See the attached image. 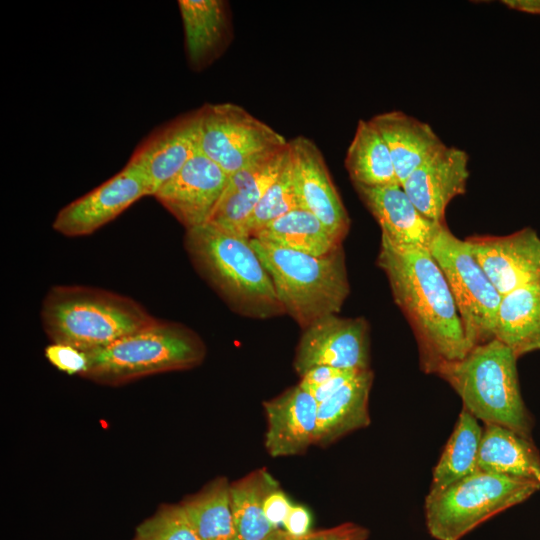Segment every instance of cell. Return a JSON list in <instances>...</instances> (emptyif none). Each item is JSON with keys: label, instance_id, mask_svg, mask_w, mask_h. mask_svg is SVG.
<instances>
[{"label": "cell", "instance_id": "cell-1", "mask_svg": "<svg viewBox=\"0 0 540 540\" xmlns=\"http://www.w3.org/2000/svg\"><path fill=\"white\" fill-rule=\"evenodd\" d=\"M377 264L413 330L422 371L436 374L443 364L462 359L470 347L447 280L430 251L397 246L381 236Z\"/></svg>", "mask_w": 540, "mask_h": 540}, {"label": "cell", "instance_id": "cell-2", "mask_svg": "<svg viewBox=\"0 0 540 540\" xmlns=\"http://www.w3.org/2000/svg\"><path fill=\"white\" fill-rule=\"evenodd\" d=\"M184 246L196 271L237 313L258 319L285 313L250 238L206 223L186 230Z\"/></svg>", "mask_w": 540, "mask_h": 540}, {"label": "cell", "instance_id": "cell-3", "mask_svg": "<svg viewBox=\"0 0 540 540\" xmlns=\"http://www.w3.org/2000/svg\"><path fill=\"white\" fill-rule=\"evenodd\" d=\"M155 319L128 296L82 285L51 287L41 307L42 325L52 343L86 353L102 349Z\"/></svg>", "mask_w": 540, "mask_h": 540}, {"label": "cell", "instance_id": "cell-4", "mask_svg": "<svg viewBox=\"0 0 540 540\" xmlns=\"http://www.w3.org/2000/svg\"><path fill=\"white\" fill-rule=\"evenodd\" d=\"M517 356L497 339L474 346L436 375L459 395L463 408L484 424H497L532 439L534 419L521 395Z\"/></svg>", "mask_w": 540, "mask_h": 540}, {"label": "cell", "instance_id": "cell-5", "mask_svg": "<svg viewBox=\"0 0 540 540\" xmlns=\"http://www.w3.org/2000/svg\"><path fill=\"white\" fill-rule=\"evenodd\" d=\"M250 240L284 312L303 329L340 312L350 292L342 246L318 257Z\"/></svg>", "mask_w": 540, "mask_h": 540}, {"label": "cell", "instance_id": "cell-6", "mask_svg": "<svg viewBox=\"0 0 540 540\" xmlns=\"http://www.w3.org/2000/svg\"><path fill=\"white\" fill-rule=\"evenodd\" d=\"M205 354L204 342L193 330L156 318L150 325L88 352V368L82 377L118 385L144 376L196 367Z\"/></svg>", "mask_w": 540, "mask_h": 540}, {"label": "cell", "instance_id": "cell-7", "mask_svg": "<svg viewBox=\"0 0 540 540\" xmlns=\"http://www.w3.org/2000/svg\"><path fill=\"white\" fill-rule=\"evenodd\" d=\"M540 490L535 480L478 470L445 489L427 494L425 524L436 540H460L491 517Z\"/></svg>", "mask_w": 540, "mask_h": 540}, {"label": "cell", "instance_id": "cell-8", "mask_svg": "<svg viewBox=\"0 0 540 540\" xmlns=\"http://www.w3.org/2000/svg\"><path fill=\"white\" fill-rule=\"evenodd\" d=\"M429 251L447 280L470 349L495 339L502 295L471 254L467 242L445 225Z\"/></svg>", "mask_w": 540, "mask_h": 540}, {"label": "cell", "instance_id": "cell-9", "mask_svg": "<svg viewBox=\"0 0 540 540\" xmlns=\"http://www.w3.org/2000/svg\"><path fill=\"white\" fill-rule=\"evenodd\" d=\"M197 113L198 150L229 176L288 146L289 140L237 104L207 103Z\"/></svg>", "mask_w": 540, "mask_h": 540}, {"label": "cell", "instance_id": "cell-10", "mask_svg": "<svg viewBox=\"0 0 540 540\" xmlns=\"http://www.w3.org/2000/svg\"><path fill=\"white\" fill-rule=\"evenodd\" d=\"M369 327L362 317L326 316L309 327L298 343L293 366L301 377L309 369L326 365L339 369L369 367Z\"/></svg>", "mask_w": 540, "mask_h": 540}, {"label": "cell", "instance_id": "cell-11", "mask_svg": "<svg viewBox=\"0 0 540 540\" xmlns=\"http://www.w3.org/2000/svg\"><path fill=\"white\" fill-rule=\"evenodd\" d=\"M145 196H150L146 179L128 161L110 179L64 206L57 213L52 228L67 237L92 234Z\"/></svg>", "mask_w": 540, "mask_h": 540}, {"label": "cell", "instance_id": "cell-12", "mask_svg": "<svg viewBox=\"0 0 540 540\" xmlns=\"http://www.w3.org/2000/svg\"><path fill=\"white\" fill-rule=\"evenodd\" d=\"M293 178L299 207L316 216L331 236L342 244L350 218L332 182L322 152L309 138L289 140Z\"/></svg>", "mask_w": 540, "mask_h": 540}, {"label": "cell", "instance_id": "cell-13", "mask_svg": "<svg viewBox=\"0 0 540 540\" xmlns=\"http://www.w3.org/2000/svg\"><path fill=\"white\" fill-rule=\"evenodd\" d=\"M228 180L229 175L198 150L153 197L188 230L209 221Z\"/></svg>", "mask_w": 540, "mask_h": 540}, {"label": "cell", "instance_id": "cell-14", "mask_svg": "<svg viewBox=\"0 0 540 540\" xmlns=\"http://www.w3.org/2000/svg\"><path fill=\"white\" fill-rule=\"evenodd\" d=\"M465 241L501 295L540 280V237L531 227L504 236H469Z\"/></svg>", "mask_w": 540, "mask_h": 540}, {"label": "cell", "instance_id": "cell-15", "mask_svg": "<svg viewBox=\"0 0 540 540\" xmlns=\"http://www.w3.org/2000/svg\"><path fill=\"white\" fill-rule=\"evenodd\" d=\"M198 151L197 109L157 126L135 148L129 162L144 175L150 196L172 179Z\"/></svg>", "mask_w": 540, "mask_h": 540}, {"label": "cell", "instance_id": "cell-16", "mask_svg": "<svg viewBox=\"0 0 540 540\" xmlns=\"http://www.w3.org/2000/svg\"><path fill=\"white\" fill-rule=\"evenodd\" d=\"M468 161V154L464 150L445 146L414 170L402 187L424 216L445 224L447 206L466 191Z\"/></svg>", "mask_w": 540, "mask_h": 540}, {"label": "cell", "instance_id": "cell-17", "mask_svg": "<svg viewBox=\"0 0 540 540\" xmlns=\"http://www.w3.org/2000/svg\"><path fill=\"white\" fill-rule=\"evenodd\" d=\"M355 189L378 222L381 236L397 246L429 250L438 233L446 225L424 216L401 184L382 187L355 186Z\"/></svg>", "mask_w": 540, "mask_h": 540}, {"label": "cell", "instance_id": "cell-18", "mask_svg": "<svg viewBox=\"0 0 540 540\" xmlns=\"http://www.w3.org/2000/svg\"><path fill=\"white\" fill-rule=\"evenodd\" d=\"M265 448L272 457L304 453L316 443L318 403L299 384L263 403Z\"/></svg>", "mask_w": 540, "mask_h": 540}, {"label": "cell", "instance_id": "cell-19", "mask_svg": "<svg viewBox=\"0 0 540 540\" xmlns=\"http://www.w3.org/2000/svg\"><path fill=\"white\" fill-rule=\"evenodd\" d=\"M269 154L229 176L228 184L207 223L227 233L249 238L251 215L267 189L275 181L288 152Z\"/></svg>", "mask_w": 540, "mask_h": 540}, {"label": "cell", "instance_id": "cell-20", "mask_svg": "<svg viewBox=\"0 0 540 540\" xmlns=\"http://www.w3.org/2000/svg\"><path fill=\"white\" fill-rule=\"evenodd\" d=\"M187 61L201 71L216 61L232 38L229 5L223 0H179Z\"/></svg>", "mask_w": 540, "mask_h": 540}, {"label": "cell", "instance_id": "cell-21", "mask_svg": "<svg viewBox=\"0 0 540 540\" xmlns=\"http://www.w3.org/2000/svg\"><path fill=\"white\" fill-rule=\"evenodd\" d=\"M383 137L399 183L446 145L433 128L402 111H388L369 119Z\"/></svg>", "mask_w": 540, "mask_h": 540}, {"label": "cell", "instance_id": "cell-22", "mask_svg": "<svg viewBox=\"0 0 540 540\" xmlns=\"http://www.w3.org/2000/svg\"><path fill=\"white\" fill-rule=\"evenodd\" d=\"M373 378L371 369L361 370L318 404L315 445L328 446L370 424L368 403Z\"/></svg>", "mask_w": 540, "mask_h": 540}, {"label": "cell", "instance_id": "cell-23", "mask_svg": "<svg viewBox=\"0 0 540 540\" xmlns=\"http://www.w3.org/2000/svg\"><path fill=\"white\" fill-rule=\"evenodd\" d=\"M494 334L517 358L540 350V280L502 295Z\"/></svg>", "mask_w": 540, "mask_h": 540}, {"label": "cell", "instance_id": "cell-24", "mask_svg": "<svg viewBox=\"0 0 540 540\" xmlns=\"http://www.w3.org/2000/svg\"><path fill=\"white\" fill-rule=\"evenodd\" d=\"M478 468L540 483V453L533 440L497 424H484Z\"/></svg>", "mask_w": 540, "mask_h": 540}, {"label": "cell", "instance_id": "cell-25", "mask_svg": "<svg viewBox=\"0 0 540 540\" xmlns=\"http://www.w3.org/2000/svg\"><path fill=\"white\" fill-rule=\"evenodd\" d=\"M344 164L354 186L400 184L390 151L370 120L358 121Z\"/></svg>", "mask_w": 540, "mask_h": 540}, {"label": "cell", "instance_id": "cell-26", "mask_svg": "<svg viewBox=\"0 0 540 540\" xmlns=\"http://www.w3.org/2000/svg\"><path fill=\"white\" fill-rule=\"evenodd\" d=\"M478 421L474 415L462 408L453 432L433 469L429 494L439 492L479 470L478 455L483 427Z\"/></svg>", "mask_w": 540, "mask_h": 540}, {"label": "cell", "instance_id": "cell-27", "mask_svg": "<svg viewBox=\"0 0 540 540\" xmlns=\"http://www.w3.org/2000/svg\"><path fill=\"white\" fill-rule=\"evenodd\" d=\"M251 238L318 257L342 246L316 216L301 207L272 221Z\"/></svg>", "mask_w": 540, "mask_h": 540}, {"label": "cell", "instance_id": "cell-28", "mask_svg": "<svg viewBox=\"0 0 540 540\" xmlns=\"http://www.w3.org/2000/svg\"><path fill=\"white\" fill-rule=\"evenodd\" d=\"M277 481L266 469L250 472L230 484V503L239 540H263L277 527L265 516L264 502Z\"/></svg>", "mask_w": 540, "mask_h": 540}, {"label": "cell", "instance_id": "cell-29", "mask_svg": "<svg viewBox=\"0 0 540 540\" xmlns=\"http://www.w3.org/2000/svg\"><path fill=\"white\" fill-rule=\"evenodd\" d=\"M181 506L201 540H239L230 503V483L218 477Z\"/></svg>", "mask_w": 540, "mask_h": 540}, {"label": "cell", "instance_id": "cell-30", "mask_svg": "<svg viewBox=\"0 0 540 540\" xmlns=\"http://www.w3.org/2000/svg\"><path fill=\"white\" fill-rule=\"evenodd\" d=\"M299 207L290 149L275 181L256 205L248 223L247 233L251 238L266 225Z\"/></svg>", "mask_w": 540, "mask_h": 540}, {"label": "cell", "instance_id": "cell-31", "mask_svg": "<svg viewBox=\"0 0 540 540\" xmlns=\"http://www.w3.org/2000/svg\"><path fill=\"white\" fill-rule=\"evenodd\" d=\"M133 540H201V538L181 504H165L137 526Z\"/></svg>", "mask_w": 540, "mask_h": 540}, {"label": "cell", "instance_id": "cell-32", "mask_svg": "<svg viewBox=\"0 0 540 540\" xmlns=\"http://www.w3.org/2000/svg\"><path fill=\"white\" fill-rule=\"evenodd\" d=\"M368 537L367 528L346 522L327 529L309 531L304 535H293L285 529L276 528L263 540H367Z\"/></svg>", "mask_w": 540, "mask_h": 540}, {"label": "cell", "instance_id": "cell-33", "mask_svg": "<svg viewBox=\"0 0 540 540\" xmlns=\"http://www.w3.org/2000/svg\"><path fill=\"white\" fill-rule=\"evenodd\" d=\"M45 356L54 367L69 375L83 376L88 368L87 353L70 345L51 343L45 348Z\"/></svg>", "mask_w": 540, "mask_h": 540}, {"label": "cell", "instance_id": "cell-34", "mask_svg": "<svg viewBox=\"0 0 540 540\" xmlns=\"http://www.w3.org/2000/svg\"><path fill=\"white\" fill-rule=\"evenodd\" d=\"M292 504L285 493L277 487L265 499L264 513L268 521L279 528L283 524Z\"/></svg>", "mask_w": 540, "mask_h": 540}, {"label": "cell", "instance_id": "cell-35", "mask_svg": "<svg viewBox=\"0 0 540 540\" xmlns=\"http://www.w3.org/2000/svg\"><path fill=\"white\" fill-rule=\"evenodd\" d=\"M359 371L361 370H353V369H344L336 376L332 377L331 379L327 380L326 382L312 387L308 390L313 398L316 400V402L319 404L328 397H330L332 394H334L337 390H339L345 383H347L350 379H352Z\"/></svg>", "mask_w": 540, "mask_h": 540}, {"label": "cell", "instance_id": "cell-36", "mask_svg": "<svg viewBox=\"0 0 540 540\" xmlns=\"http://www.w3.org/2000/svg\"><path fill=\"white\" fill-rule=\"evenodd\" d=\"M310 523L308 510L300 505H292L282 525L293 535H304L309 532Z\"/></svg>", "mask_w": 540, "mask_h": 540}, {"label": "cell", "instance_id": "cell-37", "mask_svg": "<svg viewBox=\"0 0 540 540\" xmlns=\"http://www.w3.org/2000/svg\"><path fill=\"white\" fill-rule=\"evenodd\" d=\"M344 369H339L331 366L320 365L309 369L305 374L301 376L299 385L308 390L312 387L318 386L332 377L339 374Z\"/></svg>", "mask_w": 540, "mask_h": 540}, {"label": "cell", "instance_id": "cell-38", "mask_svg": "<svg viewBox=\"0 0 540 540\" xmlns=\"http://www.w3.org/2000/svg\"><path fill=\"white\" fill-rule=\"evenodd\" d=\"M501 2L512 10L540 15V0H503Z\"/></svg>", "mask_w": 540, "mask_h": 540}]
</instances>
